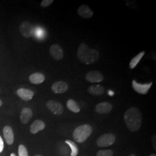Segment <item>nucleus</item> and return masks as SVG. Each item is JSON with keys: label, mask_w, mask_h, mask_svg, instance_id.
I'll list each match as a JSON object with an SVG mask.
<instances>
[{"label": "nucleus", "mask_w": 156, "mask_h": 156, "mask_svg": "<svg viewBox=\"0 0 156 156\" xmlns=\"http://www.w3.org/2000/svg\"><path fill=\"white\" fill-rule=\"evenodd\" d=\"M17 95L23 100L30 101L33 98L34 93L33 91L27 89H19L16 91Z\"/></svg>", "instance_id": "obj_13"}, {"label": "nucleus", "mask_w": 156, "mask_h": 156, "mask_svg": "<svg viewBox=\"0 0 156 156\" xmlns=\"http://www.w3.org/2000/svg\"><path fill=\"white\" fill-rule=\"evenodd\" d=\"M4 146V145L3 140H2V138L0 136V153H1L3 151Z\"/></svg>", "instance_id": "obj_26"}, {"label": "nucleus", "mask_w": 156, "mask_h": 156, "mask_svg": "<svg viewBox=\"0 0 156 156\" xmlns=\"http://www.w3.org/2000/svg\"><path fill=\"white\" fill-rule=\"evenodd\" d=\"M113 106L108 102H102L95 106V111L99 114H108L112 110Z\"/></svg>", "instance_id": "obj_12"}, {"label": "nucleus", "mask_w": 156, "mask_h": 156, "mask_svg": "<svg viewBox=\"0 0 156 156\" xmlns=\"http://www.w3.org/2000/svg\"><path fill=\"white\" fill-rule=\"evenodd\" d=\"M35 36L37 38H42L44 35V31L42 28H37L35 31Z\"/></svg>", "instance_id": "obj_24"}, {"label": "nucleus", "mask_w": 156, "mask_h": 156, "mask_svg": "<svg viewBox=\"0 0 156 156\" xmlns=\"http://www.w3.org/2000/svg\"><path fill=\"white\" fill-rule=\"evenodd\" d=\"M45 76L41 73H34L29 77L30 82L33 84H38L42 83L45 80Z\"/></svg>", "instance_id": "obj_18"}, {"label": "nucleus", "mask_w": 156, "mask_h": 156, "mask_svg": "<svg viewBox=\"0 0 156 156\" xmlns=\"http://www.w3.org/2000/svg\"><path fill=\"white\" fill-rule=\"evenodd\" d=\"M77 57L80 62L85 64H93L98 60L100 52L97 49L90 48L85 43H82L78 47Z\"/></svg>", "instance_id": "obj_2"}, {"label": "nucleus", "mask_w": 156, "mask_h": 156, "mask_svg": "<svg viewBox=\"0 0 156 156\" xmlns=\"http://www.w3.org/2000/svg\"><path fill=\"white\" fill-rule=\"evenodd\" d=\"M2 101H1V100H0V107L1 106V105H2Z\"/></svg>", "instance_id": "obj_30"}, {"label": "nucleus", "mask_w": 156, "mask_h": 156, "mask_svg": "<svg viewBox=\"0 0 156 156\" xmlns=\"http://www.w3.org/2000/svg\"><path fill=\"white\" fill-rule=\"evenodd\" d=\"M53 2V0H44L42 1L41 5L42 7L45 8L50 5Z\"/></svg>", "instance_id": "obj_25"}, {"label": "nucleus", "mask_w": 156, "mask_h": 156, "mask_svg": "<svg viewBox=\"0 0 156 156\" xmlns=\"http://www.w3.org/2000/svg\"><path fill=\"white\" fill-rule=\"evenodd\" d=\"M142 120L141 112L135 107L129 108L124 114V122L131 132H136L140 129L142 125Z\"/></svg>", "instance_id": "obj_1"}, {"label": "nucleus", "mask_w": 156, "mask_h": 156, "mask_svg": "<svg viewBox=\"0 0 156 156\" xmlns=\"http://www.w3.org/2000/svg\"><path fill=\"white\" fill-rule=\"evenodd\" d=\"M93 128L89 124H83L75 128L73 133V138L78 143H83L91 135Z\"/></svg>", "instance_id": "obj_3"}, {"label": "nucleus", "mask_w": 156, "mask_h": 156, "mask_svg": "<svg viewBox=\"0 0 156 156\" xmlns=\"http://www.w3.org/2000/svg\"><path fill=\"white\" fill-rule=\"evenodd\" d=\"M67 106L70 111L78 113L80 111V108L75 101L70 99L67 102Z\"/></svg>", "instance_id": "obj_20"}, {"label": "nucleus", "mask_w": 156, "mask_h": 156, "mask_svg": "<svg viewBox=\"0 0 156 156\" xmlns=\"http://www.w3.org/2000/svg\"><path fill=\"white\" fill-rule=\"evenodd\" d=\"M65 142L69 145V147L71 149V156H77L78 153H79V149H78V146L76 144L73 142L72 140H66Z\"/></svg>", "instance_id": "obj_21"}, {"label": "nucleus", "mask_w": 156, "mask_h": 156, "mask_svg": "<svg viewBox=\"0 0 156 156\" xmlns=\"http://www.w3.org/2000/svg\"><path fill=\"white\" fill-rule=\"evenodd\" d=\"M128 156H136L135 154H129V155H128Z\"/></svg>", "instance_id": "obj_27"}, {"label": "nucleus", "mask_w": 156, "mask_h": 156, "mask_svg": "<svg viewBox=\"0 0 156 156\" xmlns=\"http://www.w3.org/2000/svg\"><path fill=\"white\" fill-rule=\"evenodd\" d=\"M153 82L148 83L141 84L138 83L135 80L132 82V86L135 91L140 94H146L151 88Z\"/></svg>", "instance_id": "obj_6"}, {"label": "nucleus", "mask_w": 156, "mask_h": 156, "mask_svg": "<svg viewBox=\"0 0 156 156\" xmlns=\"http://www.w3.org/2000/svg\"><path fill=\"white\" fill-rule=\"evenodd\" d=\"M86 80L90 83H99L104 80V76L98 71H91L86 73Z\"/></svg>", "instance_id": "obj_7"}, {"label": "nucleus", "mask_w": 156, "mask_h": 156, "mask_svg": "<svg viewBox=\"0 0 156 156\" xmlns=\"http://www.w3.org/2000/svg\"><path fill=\"white\" fill-rule=\"evenodd\" d=\"M41 156V155H35V156Z\"/></svg>", "instance_id": "obj_31"}, {"label": "nucleus", "mask_w": 156, "mask_h": 156, "mask_svg": "<svg viewBox=\"0 0 156 156\" xmlns=\"http://www.w3.org/2000/svg\"><path fill=\"white\" fill-rule=\"evenodd\" d=\"M3 133L6 143L8 145H12L14 140V135L11 127L10 126H5L3 129Z\"/></svg>", "instance_id": "obj_15"}, {"label": "nucleus", "mask_w": 156, "mask_h": 156, "mask_svg": "<svg viewBox=\"0 0 156 156\" xmlns=\"http://www.w3.org/2000/svg\"><path fill=\"white\" fill-rule=\"evenodd\" d=\"M50 55L56 60H60L64 57V51L58 44H53L49 49Z\"/></svg>", "instance_id": "obj_9"}, {"label": "nucleus", "mask_w": 156, "mask_h": 156, "mask_svg": "<svg viewBox=\"0 0 156 156\" xmlns=\"http://www.w3.org/2000/svg\"><path fill=\"white\" fill-rule=\"evenodd\" d=\"M69 88L68 84L63 81H57L51 86L52 91L56 94H62L67 91Z\"/></svg>", "instance_id": "obj_10"}, {"label": "nucleus", "mask_w": 156, "mask_h": 156, "mask_svg": "<svg viewBox=\"0 0 156 156\" xmlns=\"http://www.w3.org/2000/svg\"><path fill=\"white\" fill-rule=\"evenodd\" d=\"M45 127V124L40 120H36L30 126V131L32 134H37L40 131L43 130Z\"/></svg>", "instance_id": "obj_14"}, {"label": "nucleus", "mask_w": 156, "mask_h": 156, "mask_svg": "<svg viewBox=\"0 0 156 156\" xmlns=\"http://www.w3.org/2000/svg\"><path fill=\"white\" fill-rule=\"evenodd\" d=\"M11 156H16V155L14 153H12L11 154Z\"/></svg>", "instance_id": "obj_29"}, {"label": "nucleus", "mask_w": 156, "mask_h": 156, "mask_svg": "<svg viewBox=\"0 0 156 156\" xmlns=\"http://www.w3.org/2000/svg\"><path fill=\"white\" fill-rule=\"evenodd\" d=\"M46 106L49 110L55 115H61L64 112L62 105L56 101H48L46 103Z\"/></svg>", "instance_id": "obj_5"}, {"label": "nucleus", "mask_w": 156, "mask_h": 156, "mask_svg": "<svg viewBox=\"0 0 156 156\" xmlns=\"http://www.w3.org/2000/svg\"><path fill=\"white\" fill-rule=\"evenodd\" d=\"M113 151L111 149L108 150H101L97 153V156H113Z\"/></svg>", "instance_id": "obj_22"}, {"label": "nucleus", "mask_w": 156, "mask_h": 156, "mask_svg": "<svg viewBox=\"0 0 156 156\" xmlns=\"http://www.w3.org/2000/svg\"><path fill=\"white\" fill-rule=\"evenodd\" d=\"M77 13L79 16L83 19H90L94 15V12L89 6L85 4L82 5L79 7Z\"/></svg>", "instance_id": "obj_11"}, {"label": "nucleus", "mask_w": 156, "mask_h": 156, "mask_svg": "<svg viewBox=\"0 0 156 156\" xmlns=\"http://www.w3.org/2000/svg\"><path fill=\"white\" fill-rule=\"evenodd\" d=\"M20 33L25 38L31 37L34 34V28L32 24L28 22H23L19 27Z\"/></svg>", "instance_id": "obj_8"}, {"label": "nucleus", "mask_w": 156, "mask_h": 156, "mask_svg": "<svg viewBox=\"0 0 156 156\" xmlns=\"http://www.w3.org/2000/svg\"><path fill=\"white\" fill-rule=\"evenodd\" d=\"M33 116V112L28 108H25L20 114V120L23 124H27Z\"/></svg>", "instance_id": "obj_17"}, {"label": "nucleus", "mask_w": 156, "mask_h": 156, "mask_svg": "<svg viewBox=\"0 0 156 156\" xmlns=\"http://www.w3.org/2000/svg\"><path fill=\"white\" fill-rule=\"evenodd\" d=\"M145 51H142L131 59V60L130 61V62H129V68L131 69H133L135 67H136V66L138 64V63L140 62V60L142 59V58L145 55Z\"/></svg>", "instance_id": "obj_19"}, {"label": "nucleus", "mask_w": 156, "mask_h": 156, "mask_svg": "<svg viewBox=\"0 0 156 156\" xmlns=\"http://www.w3.org/2000/svg\"><path fill=\"white\" fill-rule=\"evenodd\" d=\"M116 140V136L111 133L101 135L97 140V144L100 147H106L113 145Z\"/></svg>", "instance_id": "obj_4"}, {"label": "nucleus", "mask_w": 156, "mask_h": 156, "mask_svg": "<svg viewBox=\"0 0 156 156\" xmlns=\"http://www.w3.org/2000/svg\"><path fill=\"white\" fill-rule=\"evenodd\" d=\"M149 156H156V154H151Z\"/></svg>", "instance_id": "obj_28"}, {"label": "nucleus", "mask_w": 156, "mask_h": 156, "mask_svg": "<svg viewBox=\"0 0 156 156\" xmlns=\"http://www.w3.org/2000/svg\"><path fill=\"white\" fill-rule=\"evenodd\" d=\"M19 156H28V151L24 145H20L18 149Z\"/></svg>", "instance_id": "obj_23"}, {"label": "nucleus", "mask_w": 156, "mask_h": 156, "mask_svg": "<svg viewBox=\"0 0 156 156\" xmlns=\"http://www.w3.org/2000/svg\"><path fill=\"white\" fill-rule=\"evenodd\" d=\"M87 91L93 95H101L104 93V88L99 84L91 85L88 87Z\"/></svg>", "instance_id": "obj_16"}]
</instances>
